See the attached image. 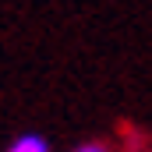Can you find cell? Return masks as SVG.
Wrapping results in <instances>:
<instances>
[{"mask_svg":"<svg viewBox=\"0 0 152 152\" xmlns=\"http://www.w3.org/2000/svg\"><path fill=\"white\" fill-rule=\"evenodd\" d=\"M4 152H50V138L39 131H21L4 145Z\"/></svg>","mask_w":152,"mask_h":152,"instance_id":"1","label":"cell"},{"mask_svg":"<svg viewBox=\"0 0 152 152\" xmlns=\"http://www.w3.org/2000/svg\"><path fill=\"white\" fill-rule=\"evenodd\" d=\"M71 152H117L110 142H81V145H75Z\"/></svg>","mask_w":152,"mask_h":152,"instance_id":"2","label":"cell"}]
</instances>
